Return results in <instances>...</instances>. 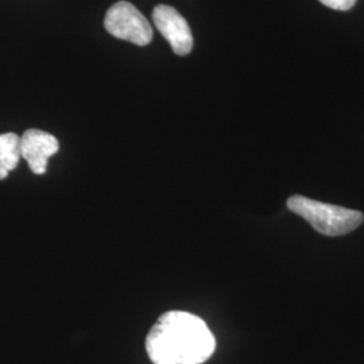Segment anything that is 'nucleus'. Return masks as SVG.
I'll list each match as a JSON object with an SVG mask.
<instances>
[{
  "label": "nucleus",
  "mask_w": 364,
  "mask_h": 364,
  "mask_svg": "<svg viewBox=\"0 0 364 364\" xmlns=\"http://www.w3.org/2000/svg\"><path fill=\"white\" fill-rule=\"evenodd\" d=\"M153 21L177 55H186L193 49V36L186 19L176 9L159 4L154 9Z\"/></svg>",
  "instance_id": "nucleus-4"
},
{
  "label": "nucleus",
  "mask_w": 364,
  "mask_h": 364,
  "mask_svg": "<svg viewBox=\"0 0 364 364\" xmlns=\"http://www.w3.org/2000/svg\"><path fill=\"white\" fill-rule=\"evenodd\" d=\"M58 150L57 138L46 131L31 129L21 136V156L26 159L34 174H43L48 169L49 158Z\"/></svg>",
  "instance_id": "nucleus-5"
},
{
  "label": "nucleus",
  "mask_w": 364,
  "mask_h": 364,
  "mask_svg": "<svg viewBox=\"0 0 364 364\" xmlns=\"http://www.w3.org/2000/svg\"><path fill=\"white\" fill-rule=\"evenodd\" d=\"M9 170L4 169V168H1L0 166V180H4V178H7V176H9Z\"/></svg>",
  "instance_id": "nucleus-8"
},
{
  "label": "nucleus",
  "mask_w": 364,
  "mask_h": 364,
  "mask_svg": "<svg viewBox=\"0 0 364 364\" xmlns=\"http://www.w3.org/2000/svg\"><path fill=\"white\" fill-rule=\"evenodd\" d=\"M216 350L205 321L181 311L164 313L146 338V351L154 364H203Z\"/></svg>",
  "instance_id": "nucleus-1"
},
{
  "label": "nucleus",
  "mask_w": 364,
  "mask_h": 364,
  "mask_svg": "<svg viewBox=\"0 0 364 364\" xmlns=\"http://www.w3.org/2000/svg\"><path fill=\"white\" fill-rule=\"evenodd\" d=\"M105 30L119 39L146 46L153 39V28L142 13L129 1H117L105 14Z\"/></svg>",
  "instance_id": "nucleus-3"
},
{
  "label": "nucleus",
  "mask_w": 364,
  "mask_h": 364,
  "mask_svg": "<svg viewBox=\"0 0 364 364\" xmlns=\"http://www.w3.org/2000/svg\"><path fill=\"white\" fill-rule=\"evenodd\" d=\"M318 1L326 7L338 11H348L356 3V0H318Z\"/></svg>",
  "instance_id": "nucleus-7"
},
{
  "label": "nucleus",
  "mask_w": 364,
  "mask_h": 364,
  "mask_svg": "<svg viewBox=\"0 0 364 364\" xmlns=\"http://www.w3.org/2000/svg\"><path fill=\"white\" fill-rule=\"evenodd\" d=\"M287 208L304 218L317 232L326 236L350 234L364 220L360 210L326 204L304 196H291L287 200Z\"/></svg>",
  "instance_id": "nucleus-2"
},
{
  "label": "nucleus",
  "mask_w": 364,
  "mask_h": 364,
  "mask_svg": "<svg viewBox=\"0 0 364 364\" xmlns=\"http://www.w3.org/2000/svg\"><path fill=\"white\" fill-rule=\"evenodd\" d=\"M21 136L14 132L0 135V166L9 171L15 169L21 159Z\"/></svg>",
  "instance_id": "nucleus-6"
}]
</instances>
